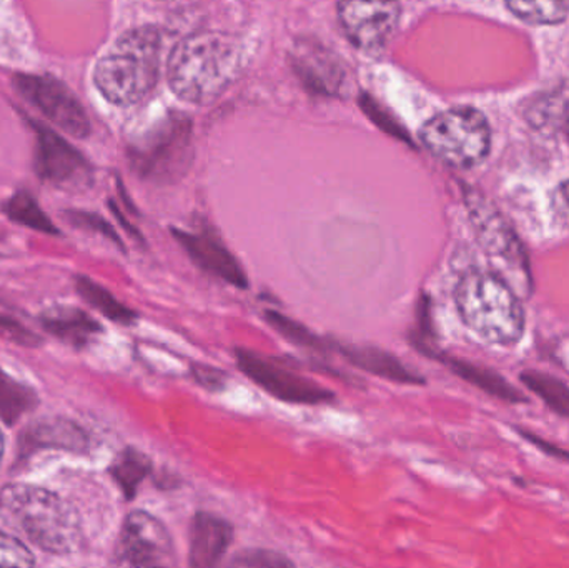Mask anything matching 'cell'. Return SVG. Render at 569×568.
<instances>
[{"label": "cell", "mask_w": 569, "mask_h": 568, "mask_svg": "<svg viewBox=\"0 0 569 568\" xmlns=\"http://www.w3.org/2000/svg\"><path fill=\"white\" fill-rule=\"evenodd\" d=\"M246 63L243 40L216 30H200L173 47L167 79L183 102H209L239 79Z\"/></svg>", "instance_id": "cell-1"}, {"label": "cell", "mask_w": 569, "mask_h": 568, "mask_svg": "<svg viewBox=\"0 0 569 568\" xmlns=\"http://www.w3.org/2000/svg\"><path fill=\"white\" fill-rule=\"evenodd\" d=\"M162 36L156 27H136L117 39L97 62L93 82L113 106L142 102L159 82Z\"/></svg>", "instance_id": "cell-2"}, {"label": "cell", "mask_w": 569, "mask_h": 568, "mask_svg": "<svg viewBox=\"0 0 569 568\" xmlns=\"http://www.w3.org/2000/svg\"><path fill=\"white\" fill-rule=\"evenodd\" d=\"M0 517L30 542L49 554H72L79 547L76 510L40 487L7 486L0 490Z\"/></svg>", "instance_id": "cell-3"}, {"label": "cell", "mask_w": 569, "mask_h": 568, "mask_svg": "<svg viewBox=\"0 0 569 568\" xmlns=\"http://www.w3.org/2000/svg\"><path fill=\"white\" fill-rule=\"evenodd\" d=\"M458 312L468 329L497 346H515L525 332L520 300L497 273L470 272L457 287Z\"/></svg>", "instance_id": "cell-4"}, {"label": "cell", "mask_w": 569, "mask_h": 568, "mask_svg": "<svg viewBox=\"0 0 569 568\" xmlns=\"http://www.w3.org/2000/svg\"><path fill=\"white\" fill-rule=\"evenodd\" d=\"M420 139L441 162L470 169L490 153L491 129L480 110L457 107L431 117L421 127Z\"/></svg>", "instance_id": "cell-5"}, {"label": "cell", "mask_w": 569, "mask_h": 568, "mask_svg": "<svg viewBox=\"0 0 569 568\" xmlns=\"http://www.w3.org/2000/svg\"><path fill=\"white\" fill-rule=\"evenodd\" d=\"M12 82L17 92L53 126L76 139L89 137L90 119L86 107L62 80L46 73H17Z\"/></svg>", "instance_id": "cell-6"}, {"label": "cell", "mask_w": 569, "mask_h": 568, "mask_svg": "<svg viewBox=\"0 0 569 568\" xmlns=\"http://www.w3.org/2000/svg\"><path fill=\"white\" fill-rule=\"evenodd\" d=\"M133 167L142 177L169 182L186 172L192 159V123L173 117L133 150Z\"/></svg>", "instance_id": "cell-7"}, {"label": "cell", "mask_w": 569, "mask_h": 568, "mask_svg": "<svg viewBox=\"0 0 569 568\" xmlns=\"http://www.w3.org/2000/svg\"><path fill=\"white\" fill-rule=\"evenodd\" d=\"M36 137L33 169L37 177L59 189H80L92 182V166L66 137L36 119H29Z\"/></svg>", "instance_id": "cell-8"}, {"label": "cell", "mask_w": 569, "mask_h": 568, "mask_svg": "<svg viewBox=\"0 0 569 568\" xmlns=\"http://www.w3.org/2000/svg\"><path fill=\"white\" fill-rule=\"evenodd\" d=\"M117 567L177 568L176 547L166 526L150 514H130L117 544Z\"/></svg>", "instance_id": "cell-9"}, {"label": "cell", "mask_w": 569, "mask_h": 568, "mask_svg": "<svg viewBox=\"0 0 569 568\" xmlns=\"http://www.w3.org/2000/svg\"><path fill=\"white\" fill-rule=\"evenodd\" d=\"M337 12L348 40L357 49L375 52L397 29L401 6L397 2H340Z\"/></svg>", "instance_id": "cell-10"}, {"label": "cell", "mask_w": 569, "mask_h": 568, "mask_svg": "<svg viewBox=\"0 0 569 568\" xmlns=\"http://www.w3.org/2000/svg\"><path fill=\"white\" fill-rule=\"evenodd\" d=\"M237 362L242 372H246L253 382L259 383L270 396L277 397L283 402L317 406V403L328 402L333 397L327 389H321L318 383L310 382L305 377L297 376L284 367L269 362L249 350H239Z\"/></svg>", "instance_id": "cell-11"}, {"label": "cell", "mask_w": 569, "mask_h": 568, "mask_svg": "<svg viewBox=\"0 0 569 568\" xmlns=\"http://www.w3.org/2000/svg\"><path fill=\"white\" fill-rule=\"evenodd\" d=\"M176 237L180 246L189 253L190 259L197 266L202 267L206 272L212 273L213 277L222 279L230 286L239 287V289L249 287L242 267L217 237L207 232L193 233L182 232V230L176 232Z\"/></svg>", "instance_id": "cell-12"}, {"label": "cell", "mask_w": 569, "mask_h": 568, "mask_svg": "<svg viewBox=\"0 0 569 568\" xmlns=\"http://www.w3.org/2000/svg\"><path fill=\"white\" fill-rule=\"evenodd\" d=\"M232 526L213 514H197L190 530V567L219 568L232 544Z\"/></svg>", "instance_id": "cell-13"}, {"label": "cell", "mask_w": 569, "mask_h": 568, "mask_svg": "<svg viewBox=\"0 0 569 568\" xmlns=\"http://www.w3.org/2000/svg\"><path fill=\"white\" fill-rule=\"evenodd\" d=\"M295 67L301 79L318 92L331 96L337 93L343 83V69L340 63L331 52L315 46L313 42L297 47Z\"/></svg>", "instance_id": "cell-14"}, {"label": "cell", "mask_w": 569, "mask_h": 568, "mask_svg": "<svg viewBox=\"0 0 569 568\" xmlns=\"http://www.w3.org/2000/svg\"><path fill=\"white\" fill-rule=\"evenodd\" d=\"M40 323L47 332L73 347H83L100 332V326L80 309L57 307L40 316Z\"/></svg>", "instance_id": "cell-15"}, {"label": "cell", "mask_w": 569, "mask_h": 568, "mask_svg": "<svg viewBox=\"0 0 569 568\" xmlns=\"http://www.w3.org/2000/svg\"><path fill=\"white\" fill-rule=\"evenodd\" d=\"M471 216L477 223L481 243L490 252V256L503 257V259L518 256L517 239H515L510 227L501 219L500 213L495 212L483 200L477 199L473 200Z\"/></svg>", "instance_id": "cell-16"}, {"label": "cell", "mask_w": 569, "mask_h": 568, "mask_svg": "<svg viewBox=\"0 0 569 568\" xmlns=\"http://www.w3.org/2000/svg\"><path fill=\"white\" fill-rule=\"evenodd\" d=\"M345 356L360 369L393 380V382L418 383L420 379L407 369L397 357L383 352V350L371 349V347L350 346L343 349Z\"/></svg>", "instance_id": "cell-17"}, {"label": "cell", "mask_w": 569, "mask_h": 568, "mask_svg": "<svg viewBox=\"0 0 569 568\" xmlns=\"http://www.w3.org/2000/svg\"><path fill=\"white\" fill-rule=\"evenodd\" d=\"M2 210L12 222L19 223V226L47 233V236H59L56 223L43 212L42 207L29 190H19L9 197L2 206Z\"/></svg>", "instance_id": "cell-18"}, {"label": "cell", "mask_w": 569, "mask_h": 568, "mask_svg": "<svg viewBox=\"0 0 569 568\" xmlns=\"http://www.w3.org/2000/svg\"><path fill=\"white\" fill-rule=\"evenodd\" d=\"M76 289L79 296L82 297L89 306L99 310L102 316H106L107 319L112 320V322L129 326V323H132L133 320L137 319L133 310H130L126 303L120 302L112 292H109L106 287L100 286V283H97L96 280L90 279V277H76Z\"/></svg>", "instance_id": "cell-19"}, {"label": "cell", "mask_w": 569, "mask_h": 568, "mask_svg": "<svg viewBox=\"0 0 569 568\" xmlns=\"http://www.w3.org/2000/svg\"><path fill=\"white\" fill-rule=\"evenodd\" d=\"M525 386L530 387L557 416L569 420V387L555 377L545 373H523Z\"/></svg>", "instance_id": "cell-20"}, {"label": "cell", "mask_w": 569, "mask_h": 568, "mask_svg": "<svg viewBox=\"0 0 569 568\" xmlns=\"http://www.w3.org/2000/svg\"><path fill=\"white\" fill-rule=\"evenodd\" d=\"M453 367L457 373H460L468 382L475 383V386L480 387L481 390L497 397V399L510 403L525 402L527 400L513 386H510L507 380L501 379L497 373L468 366V363L457 362L453 363Z\"/></svg>", "instance_id": "cell-21"}, {"label": "cell", "mask_w": 569, "mask_h": 568, "mask_svg": "<svg viewBox=\"0 0 569 568\" xmlns=\"http://www.w3.org/2000/svg\"><path fill=\"white\" fill-rule=\"evenodd\" d=\"M508 9L521 20L535 26L560 23L568 17V2H508Z\"/></svg>", "instance_id": "cell-22"}, {"label": "cell", "mask_w": 569, "mask_h": 568, "mask_svg": "<svg viewBox=\"0 0 569 568\" xmlns=\"http://www.w3.org/2000/svg\"><path fill=\"white\" fill-rule=\"evenodd\" d=\"M150 464L149 460L143 459L139 454L129 452L116 469V477L119 480L120 486L123 487L129 496H133L137 486L142 482L143 477L149 474Z\"/></svg>", "instance_id": "cell-23"}, {"label": "cell", "mask_w": 569, "mask_h": 568, "mask_svg": "<svg viewBox=\"0 0 569 568\" xmlns=\"http://www.w3.org/2000/svg\"><path fill=\"white\" fill-rule=\"evenodd\" d=\"M266 317L270 326L276 327V329L279 330L283 337H287L288 340H291V342L308 347V349H318V347H320V340H318L313 333L308 332L303 326L293 322V320L288 319V317L282 316V313L269 310Z\"/></svg>", "instance_id": "cell-24"}, {"label": "cell", "mask_w": 569, "mask_h": 568, "mask_svg": "<svg viewBox=\"0 0 569 568\" xmlns=\"http://www.w3.org/2000/svg\"><path fill=\"white\" fill-rule=\"evenodd\" d=\"M0 568H33V556L16 537L0 530Z\"/></svg>", "instance_id": "cell-25"}, {"label": "cell", "mask_w": 569, "mask_h": 568, "mask_svg": "<svg viewBox=\"0 0 569 568\" xmlns=\"http://www.w3.org/2000/svg\"><path fill=\"white\" fill-rule=\"evenodd\" d=\"M230 568H295L282 554L272 550H243L233 559Z\"/></svg>", "instance_id": "cell-26"}, {"label": "cell", "mask_w": 569, "mask_h": 568, "mask_svg": "<svg viewBox=\"0 0 569 568\" xmlns=\"http://www.w3.org/2000/svg\"><path fill=\"white\" fill-rule=\"evenodd\" d=\"M66 219L69 220L70 226L77 227V229L100 233V236L112 240L117 246H122L120 237L117 236L112 226L103 217L97 216V213L83 212V210H67Z\"/></svg>", "instance_id": "cell-27"}, {"label": "cell", "mask_w": 569, "mask_h": 568, "mask_svg": "<svg viewBox=\"0 0 569 568\" xmlns=\"http://www.w3.org/2000/svg\"><path fill=\"white\" fill-rule=\"evenodd\" d=\"M30 393L23 389L16 380L10 379L2 369H0V409L9 410L10 413L22 412L27 409Z\"/></svg>", "instance_id": "cell-28"}, {"label": "cell", "mask_w": 569, "mask_h": 568, "mask_svg": "<svg viewBox=\"0 0 569 568\" xmlns=\"http://www.w3.org/2000/svg\"><path fill=\"white\" fill-rule=\"evenodd\" d=\"M0 336L23 347H36L37 343H40L39 337L32 330L27 329L22 322L6 316V313H0Z\"/></svg>", "instance_id": "cell-29"}, {"label": "cell", "mask_w": 569, "mask_h": 568, "mask_svg": "<svg viewBox=\"0 0 569 568\" xmlns=\"http://www.w3.org/2000/svg\"><path fill=\"white\" fill-rule=\"evenodd\" d=\"M361 109L370 116V119H373V122L377 123V126L387 130L390 136H401V130L400 127H398V123H395L393 120L390 119V116L385 113V110L381 109L375 100H371L370 97H361Z\"/></svg>", "instance_id": "cell-30"}, {"label": "cell", "mask_w": 569, "mask_h": 568, "mask_svg": "<svg viewBox=\"0 0 569 568\" xmlns=\"http://www.w3.org/2000/svg\"><path fill=\"white\" fill-rule=\"evenodd\" d=\"M520 432L521 436L525 437V439L530 440V442H533L535 446L538 447V449L543 450V452H547L548 456L558 457V459L569 460V452H567V450L558 449L557 446L547 442V440L541 439V437L535 436V434L525 432V430H520Z\"/></svg>", "instance_id": "cell-31"}, {"label": "cell", "mask_w": 569, "mask_h": 568, "mask_svg": "<svg viewBox=\"0 0 569 568\" xmlns=\"http://www.w3.org/2000/svg\"><path fill=\"white\" fill-rule=\"evenodd\" d=\"M196 376L197 379H199V382H202L203 386L210 387V383H213V386H219L220 372H216V370H210L209 367H202V369H197Z\"/></svg>", "instance_id": "cell-32"}, {"label": "cell", "mask_w": 569, "mask_h": 568, "mask_svg": "<svg viewBox=\"0 0 569 568\" xmlns=\"http://www.w3.org/2000/svg\"><path fill=\"white\" fill-rule=\"evenodd\" d=\"M561 197H563L565 202H567V206L569 207V180L561 186Z\"/></svg>", "instance_id": "cell-33"}, {"label": "cell", "mask_w": 569, "mask_h": 568, "mask_svg": "<svg viewBox=\"0 0 569 568\" xmlns=\"http://www.w3.org/2000/svg\"><path fill=\"white\" fill-rule=\"evenodd\" d=\"M2 454H3V437H2V432H0V460H2Z\"/></svg>", "instance_id": "cell-34"}]
</instances>
